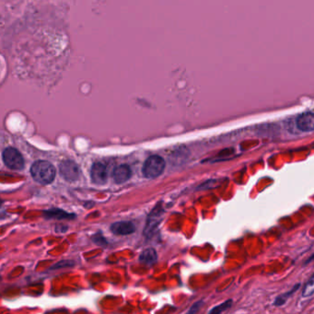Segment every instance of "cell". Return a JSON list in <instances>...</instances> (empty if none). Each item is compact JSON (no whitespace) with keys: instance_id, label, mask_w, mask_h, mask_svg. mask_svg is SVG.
<instances>
[{"instance_id":"1","label":"cell","mask_w":314,"mask_h":314,"mask_svg":"<svg viewBox=\"0 0 314 314\" xmlns=\"http://www.w3.org/2000/svg\"><path fill=\"white\" fill-rule=\"evenodd\" d=\"M32 178L42 184H49L56 178L57 171L52 164L45 161H39L31 168Z\"/></svg>"},{"instance_id":"2","label":"cell","mask_w":314,"mask_h":314,"mask_svg":"<svg viewBox=\"0 0 314 314\" xmlns=\"http://www.w3.org/2000/svg\"><path fill=\"white\" fill-rule=\"evenodd\" d=\"M165 162L163 158L154 155L148 158L143 166L142 172L146 178L153 179L160 176L164 171Z\"/></svg>"},{"instance_id":"3","label":"cell","mask_w":314,"mask_h":314,"mask_svg":"<svg viewBox=\"0 0 314 314\" xmlns=\"http://www.w3.org/2000/svg\"><path fill=\"white\" fill-rule=\"evenodd\" d=\"M2 158L4 163L11 170L21 171L24 167V160L21 153L14 147H7L3 151Z\"/></svg>"},{"instance_id":"4","label":"cell","mask_w":314,"mask_h":314,"mask_svg":"<svg viewBox=\"0 0 314 314\" xmlns=\"http://www.w3.org/2000/svg\"><path fill=\"white\" fill-rule=\"evenodd\" d=\"M62 177L69 182H74L79 178V169L72 161H64L59 166Z\"/></svg>"},{"instance_id":"5","label":"cell","mask_w":314,"mask_h":314,"mask_svg":"<svg viewBox=\"0 0 314 314\" xmlns=\"http://www.w3.org/2000/svg\"><path fill=\"white\" fill-rule=\"evenodd\" d=\"M296 125L301 132L314 131V113L305 112L300 114L296 119Z\"/></svg>"},{"instance_id":"6","label":"cell","mask_w":314,"mask_h":314,"mask_svg":"<svg viewBox=\"0 0 314 314\" xmlns=\"http://www.w3.org/2000/svg\"><path fill=\"white\" fill-rule=\"evenodd\" d=\"M90 176H91L92 182L96 184H99V185L104 184L108 178L106 167L102 163H94L90 171Z\"/></svg>"},{"instance_id":"7","label":"cell","mask_w":314,"mask_h":314,"mask_svg":"<svg viewBox=\"0 0 314 314\" xmlns=\"http://www.w3.org/2000/svg\"><path fill=\"white\" fill-rule=\"evenodd\" d=\"M111 231L116 235H129L135 232L136 228L130 221H119L111 226Z\"/></svg>"},{"instance_id":"8","label":"cell","mask_w":314,"mask_h":314,"mask_svg":"<svg viewBox=\"0 0 314 314\" xmlns=\"http://www.w3.org/2000/svg\"><path fill=\"white\" fill-rule=\"evenodd\" d=\"M131 169L127 165H120L119 167L116 168L113 173V178L116 183H126L131 178Z\"/></svg>"},{"instance_id":"9","label":"cell","mask_w":314,"mask_h":314,"mask_svg":"<svg viewBox=\"0 0 314 314\" xmlns=\"http://www.w3.org/2000/svg\"><path fill=\"white\" fill-rule=\"evenodd\" d=\"M139 260H140V262L144 263V264L152 265L157 261V252L152 248L147 249V250L142 251L140 257H139Z\"/></svg>"},{"instance_id":"10","label":"cell","mask_w":314,"mask_h":314,"mask_svg":"<svg viewBox=\"0 0 314 314\" xmlns=\"http://www.w3.org/2000/svg\"><path fill=\"white\" fill-rule=\"evenodd\" d=\"M300 288V284H297L295 287H294L291 290H289L288 292H286V293L281 294V295H279L278 298L275 299V302H274V305L275 306H277V307H280V306H282L284 304L286 303L287 301H288L289 298L293 295L297 290H298V288Z\"/></svg>"},{"instance_id":"11","label":"cell","mask_w":314,"mask_h":314,"mask_svg":"<svg viewBox=\"0 0 314 314\" xmlns=\"http://www.w3.org/2000/svg\"><path fill=\"white\" fill-rule=\"evenodd\" d=\"M314 294V275L310 278L309 281L306 283V285L304 286L303 290H302V296L303 297H310L311 295Z\"/></svg>"},{"instance_id":"12","label":"cell","mask_w":314,"mask_h":314,"mask_svg":"<svg viewBox=\"0 0 314 314\" xmlns=\"http://www.w3.org/2000/svg\"><path fill=\"white\" fill-rule=\"evenodd\" d=\"M232 303H233L232 299H228L225 302H223V303H221L219 306L215 307L214 309H211L210 313H221V312L225 311L227 309H230Z\"/></svg>"},{"instance_id":"13","label":"cell","mask_w":314,"mask_h":314,"mask_svg":"<svg viewBox=\"0 0 314 314\" xmlns=\"http://www.w3.org/2000/svg\"><path fill=\"white\" fill-rule=\"evenodd\" d=\"M45 214L47 215V217H57V218H59V219H62V218H68V216H73V215H68V213H66V212H64L63 210H49V211H46L45 212Z\"/></svg>"}]
</instances>
